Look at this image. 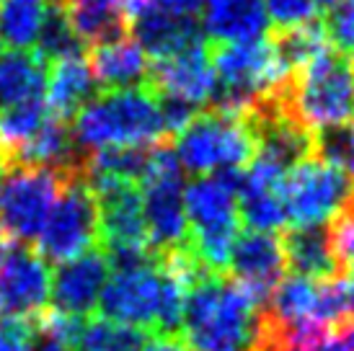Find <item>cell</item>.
<instances>
[{"label":"cell","mask_w":354,"mask_h":351,"mask_svg":"<svg viewBox=\"0 0 354 351\" xmlns=\"http://www.w3.org/2000/svg\"><path fill=\"white\" fill-rule=\"evenodd\" d=\"M47 117H50V108L41 98L0 111V166L3 171L34 140Z\"/></svg>","instance_id":"obj_24"},{"label":"cell","mask_w":354,"mask_h":351,"mask_svg":"<svg viewBox=\"0 0 354 351\" xmlns=\"http://www.w3.org/2000/svg\"><path fill=\"white\" fill-rule=\"evenodd\" d=\"M96 78L91 73L88 62L83 57H68L52 62V70L47 73V108L52 117L70 119L96 96Z\"/></svg>","instance_id":"obj_20"},{"label":"cell","mask_w":354,"mask_h":351,"mask_svg":"<svg viewBox=\"0 0 354 351\" xmlns=\"http://www.w3.org/2000/svg\"><path fill=\"white\" fill-rule=\"evenodd\" d=\"M272 44H274L277 57L285 65L287 73H295L328 49V39H326L321 21H313L308 26H297V29L277 31Z\"/></svg>","instance_id":"obj_26"},{"label":"cell","mask_w":354,"mask_h":351,"mask_svg":"<svg viewBox=\"0 0 354 351\" xmlns=\"http://www.w3.org/2000/svg\"><path fill=\"white\" fill-rule=\"evenodd\" d=\"M266 315L272 321H315L339 323L346 315L344 282L334 279H310V276H285L279 279L266 300Z\"/></svg>","instance_id":"obj_12"},{"label":"cell","mask_w":354,"mask_h":351,"mask_svg":"<svg viewBox=\"0 0 354 351\" xmlns=\"http://www.w3.org/2000/svg\"><path fill=\"white\" fill-rule=\"evenodd\" d=\"M88 68L96 78V86L106 91H124V88H145L150 75L148 55L129 37L93 47Z\"/></svg>","instance_id":"obj_19"},{"label":"cell","mask_w":354,"mask_h":351,"mask_svg":"<svg viewBox=\"0 0 354 351\" xmlns=\"http://www.w3.org/2000/svg\"><path fill=\"white\" fill-rule=\"evenodd\" d=\"M34 346V321L0 318V351H31Z\"/></svg>","instance_id":"obj_32"},{"label":"cell","mask_w":354,"mask_h":351,"mask_svg":"<svg viewBox=\"0 0 354 351\" xmlns=\"http://www.w3.org/2000/svg\"><path fill=\"white\" fill-rule=\"evenodd\" d=\"M199 29L215 44L261 39L269 29L264 0H202Z\"/></svg>","instance_id":"obj_17"},{"label":"cell","mask_w":354,"mask_h":351,"mask_svg":"<svg viewBox=\"0 0 354 351\" xmlns=\"http://www.w3.org/2000/svg\"><path fill=\"white\" fill-rule=\"evenodd\" d=\"M184 209L192 254L207 272L223 274L241 227L238 194L230 173L197 176L184 186Z\"/></svg>","instance_id":"obj_5"},{"label":"cell","mask_w":354,"mask_h":351,"mask_svg":"<svg viewBox=\"0 0 354 351\" xmlns=\"http://www.w3.org/2000/svg\"><path fill=\"white\" fill-rule=\"evenodd\" d=\"M352 176L324 163L321 158H305L285 178L282 199H285L287 222L326 225L352 202Z\"/></svg>","instance_id":"obj_10"},{"label":"cell","mask_w":354,"mask_h":351,"mask_svg":"<svg viewBox=\"0 0 354 351\" xmlns=\"http://www.w3.org/2000/svg\"><path fill=\"white\" fill-rule=\"evenodd\" d=\"M145 351H192V349L178 336H158V339H150Z\"/></svg>","instance_id":"obj_34"},{"label":"cell","mask_w":354,"mask_h":351,"mask_svg":"<svg viewBox=\"0 0 354 351\" xmlns=\"http://www.w3.org/2000/svg\"><path fill=\"white\" fill-rule=\"evenodd\" d=\"M148 86L156 96L181 98L192 106L205 108L215 96V70L205 41L176 52L171 57L156 59L150 65Z\"/></svg>","instance_id":"obj_13"},{"label":"cell","mask_w":354,"mask_h":351,"mask_svg":"<svg viewBox=\"0 0 354 351\" xmlns=\"http://www.w3.org/2000/svg\"><path fill=\"white\" fill-rule=\"evenodd\" d=\"M227 269L233 272V279L243 284L261 305H266L272 290L285 274V254L282 240L272 233L248 230L238 233Z\"/></svg>","instance_id":"obj_15"},{"label":"cell","mask_w":354,"mask_h":351,"mask_svg":"<svg viewBox=\"0 0 354 351\" xmlns=\"http://www.w3.org/2000/svg\"><path fill=\"white\" fill-rule=\"evenodd\" d=\"M50 263L0 230V318L37 321L50 305Z\"/></svg>","instance_id":"obj_11"},{"label":"cell","mask_w":354,"mask_h":351,"mask_svg":"<svg viewBox=\"0 0 354 351\" xmlns=\"http://www.w3.org/2000/svg\"><path fill=\"white\" fill-rule=\"evenodd\" d=\"M37 243L44 261L57 263L78 258L99 243V202L86 181V168L68 176Z\"/></svg>","instance_id":"obj_8"},{"label":"cell","mask_w":354,"mask_h":351,"mask_svg":"<svg viewBox=\"0 0 354 351\" xmlns=\"http://www.w3.org/2000/svg\"><path fill=\"white\" fill-rule=\"evenodd\" d=\"M326 39L334 41V47L344 55L354 57V3L331 8L328 21L324 23Z\"/></svg>","instance_id":"obj_31"},{"label":"cell","mask_w":354,"mask_h":351,"mask_svg":"<svg viewBox=\"0 0 354 351\" xmlns=\"http://www.w3.org/2000/svg\"><path fill=\"white\" fill-rule=\"evenodd\" d=\"M264 307L225 274H202L187 290L181 328L192 351H254Z\"/></svg>","instance_id":"obj_1"},{"label":"cell","mask_w":354,"mask_h":351,"mask_svg":"<svg viewBox=\"0 0 354 351\" xmlns=\"http://www.w3.org/2000/svg\"><path fill=\"white\" fill-rule=\"evenodd\" d=\"M142 217L153 256H166L189 243V222L184 209V171L174 147L158 142L150 168L142 178Z\"/></svg>","instance_id":"obj_7"},{"label":"cell","mask_w":354,"mask_h":351,"mask_svg":"<svg viewBox=\"0 0 354 351\" xmlns=\"http://www.w3.org/2000/svg\"><path fill=\"white\" fill-rule=\"evenodd\" d=\"M150 333L114 321H83L73 351H145Z\"/></svg>","instance_id":"obj_25"},{"label":"cell","mask_w":354,"mask_h":351,"mask_svg":"<svg viewBox=\"0 0 354 351\" xmlns=\"http://www.w3.org/2000/svg\"><path fill=\"white\" fill-rule=\"evenodd\" d=\"M285 114L308 132H318L354 119V65L342 52L326 49L300 70L290 73L274 91Z\"/></svg>","instance_id":"obj_3"},{"label":"cell","mask_w":354,"mask_h":351,"mask_svg":"<svg viewBox=\"0 0 354 351\" xmlns=\"http://www.w3.org/2000/svg\"><path fill=\"white\" fill-rule=\"evenodd\" d=\"M70 132L83 155L104 147L156 145L166 137L158 98L148 86L93 96L73 117Z\"/></svg>","instance_id":"obj_2"},{"label":"cell","mask_w":354,"mask_h":351,"mask_svg":"<svg viewBox=\"0 0 354 351\" xmlns=\"http://www.w3.org/2000/svg\"><path fill=\"white\" fill-rule=\"evenodd\" d=\"M148 3L176 19H194L202 8V0H148Z\"/></svg>","instance_id":"obj_33"},{"label":"cell","mask_w":354,"mask_h":351,"mask_svg":"<svg viewBox=\"0 0 354 351\" xmlns=\"http://www.w3.org/2000/svg\"><path fill=\"white\" fill-rule=\"evenodd\" d=\"M129 31L135 34L140 49L153 59L171 57L176 52L194 47L202 39L197 19H176L168 16L148 0H127Z\"/></svg>","instance_id":"obj_16"},{"label":"cell","mask_w":354,"mask_h":351,"mask_svg":"<svg viewBox=\"0 0 354 351\" xmlns=\"http://www.w3.org/2000/svg\"><path fill=\"white\" fill-rule=\"evenodd\" d=\"M313 155L354 178V124H336L313 132Z\"/></svg>","instance_id":"obj_28"},{"label":"cell","mask_w":354,"mask_h":351,"mask_svg":"<svg viewBox=\"0 0 354 351\" xmlns=\"http://www.w3.org/2000/svg\"><path fill=\"white\" fill-rule=\"evenodd\" d=\"M328 230V243L334 261L342 269H354V205H346L339 215L331 217V222L326 225Z\"/></svg>","instance_id":"obj_30"},{"label":"cell","mask_w":354,"mask_h":351,"mask_svg":"<svg viewBox=\"0 0 354 351\" xmlns=\"http://www.w3.org/2000/svg\"><path fill=\"white\" fill-rule=\"evenodd\" d=\"M47 88V62L37 52H0V111L37 101Z\"/></svg>","instance_id":"obj_22"},{"label":"cell","mask_w":354,"mask_h":351,"mask_svg":"<svg viewBox=\"0 0 354 351\" xmlns=\"http://www.w3.org/2000/svg\"><path fill=\"white\" fill-rule=\"evenodd\" d=\"M55 0H3L0 3V41L10 49L37 47L41 26Z\"/></svg>","instance_id":"obj_23"},{"label":"cell","mask_w":354,"mask_h":351,"mask_svg":"<svg viewBox=\"0 0 354 351\" xmlns=\"http://www.w3.org/2000/svg\"><path fill=\"white\" fill-rule=\"evenodd\" d=\"M346 3H354V0H318V6H326V8H339Z\"/></svg>","instance_id":"obj_36"},{"label":"cell","mask_w":354,"mask_h":351,"mask_svg":"<svg viewBox=\"0 0 354 351\" xmlns=\"http://www.w3.org/2000/svg\"><path fill=\"white\" fill-rule=\"evenodd\" d=\"M111 266L104 251H86L78 258L59 263L52 276V310L73 318H86L99 307L101 290L106 284Z\"/></svg>","instance_id":"obj_14"},{"label":"cell","mask_w":354,"mask_h":351,"mask_svg":"<svg viewBox=\"0 0 354 351\" xmlns=\"http://www.w3.org/2000/svg\"><path fill=\"white\" fill-rule=\"evenodd\" d=\"M0 184H3V166H0Z\"/></svg>","instance_id":"obj_37"},{"label":"cell","mask_w":354,"mask_h":351,"mask_svg":"<svg viewBox=\"0 0 354 351\" xmlns=\"http://www.w3.org/2000/svg\"><path fill=\"white\" fill-rule=\"evenodd\" d=\"M174 153L181 171L194 176L241 171L256 155V135L246 114L202 108L187 127L176 132Z\"/></svg>","instance_id":"obj_6"},{"label":"cell","mask_w":354,"mask_h":351,"mask_svg":"<svg viewBox=\"0 0 354 351\" xmlns=\"http://www.w3.org/2000/svg\"><path fill=\"white\" fill-rule=\"evenodd\" d=\"M80 44L101 47L129 37L127 0H57Z\"/></svg>","instance_id":"obj_18"},{"label":"cell","mask_w":354,"mask_h":351,"mask_svg":"<svg viewBox=\"0 0 354 351\" xmlns=\"http://www.w3.org/2000/svg\"><path fill=\"white\" fill-rule=\"evenodd\" d=\"M349 205H354V194H352V202H349Z\"/></svg>","instance_id":"obj_38"},{"label":"cell","mask_w":354,"mask_h":351,"mask_svg":"<svg viewBox=\"0 0 354 351\" xmlns=\"http://www.w3.org/2000/svg\"><path fill=\"white\" fill-rule=\"evenodd\" d=\"M209 59L215 70V96L209 108L230 114H248L272 96L290 75L277 57L274 44L264 37L215 44Z\"/></svg>","instance_id":"obj_4"},{"label":"cell","mask_w":354,"mask_h":351,"mask_svg":"<svg viewBox=\"0 0 354 351\" xmlns=\"http://www.w3.org/2000/svg\"><path fill=\"white\" fill-rule=\"evenodd\" d=\"M68 176L50 168H8L0 184V230L29 245L47 225Z\"/></svg>","instance_id":"obj_9"},{"label":"cell","mask_w":354,"mask_h":351,"mask_svg":"<svg viewBox=\"0 0 354 351\" xmlns=\"http://www.w3.org/2000/svg\"><path fill=\"white\" fill-rule=\"evenodd\" d=\"M344 282V303H346V312H352L354 315V269L349 272V276L346 279H342Z\"/></svg>","instance_id":"obj_35"},{"label":"cell","mask_w":354,"mask_h":351,"mask_svg":"<svg viewBox=\"0 0 354 351\" xmlns=\"http://www.w3.org/2000/svg\"><path fill=\"white\" fill-rule=\"evenodd\" d=\"M318 0H264L266 21L274 23L277 31L297 29L318 21Z\"/></svg>","instance_id":"obj_29"},{"label":"cell","mask_w":354,"mask_h":351,"mask_svg":"<svg viewBox=\"0 0 354 351\" xmlns=\"http://www.w3.org/2000/svg\"><path fill=\"white\" fill-rule=\"evenodd\" d=\"M279 240H282L285 266H290L292 274L310 279L339 276L326 225H292Z\"/></svg>","instance_id":"obj_21"},{"label":"cell","mask_w":354,"mask_h":351,"mask_svg":"<svg viewBox=\"0 0 354 351\" xmlns=\"http://www.w3.org/2000/svg\"><path fill=\"white\" fill-rule=\"evenodd\" d=\"M80 49H83V44H80L73 26L65 19L62 6L55 0L50 8V16L41 26L39 41H37V55L44 62H57V59L80 57Z\"/></svg>","instance_id":"obj_27"}]
</instances>
